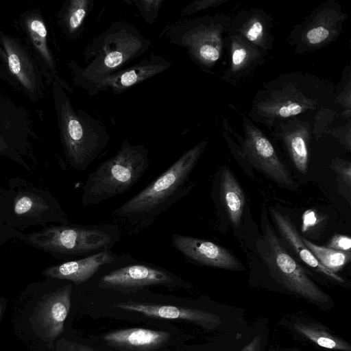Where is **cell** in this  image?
I'll return each mask as SVG.
<instances>
[{"instance_id":"1","label":"cell","mask_w":351,"mask_h":351,"mask_svg":"<svg viewBox=\"0 0 351 351\" xmlns=\"http://www.w3.org/2000/svg\"><path fill=\"white\" fill-rule=\"evenodd\" d=\"M335 93V86L325 77L302 71L284 73L263 82L247 116L271 131L285 120L306 119L332 106Z\"/></svg>"},{"instance_id":"2","label":"cell","mask_w":351,"mask_h":351,"mask_svg":"<svg viewBox=\"0 0 351 351\" xmlns=\"http://www.w3.org/2000/svg\"><path fill=\"white\" fill-rule=\"evenodd\" d=\"M202 141L184 152L168 169L112 213L121 232L132 235L152 226L155 220L185 197L195 186L189 178L204 152Z\"/></svg>"},{"instance_id":"3","label":"cell","mask_w":351,"mask_h":351,"mask_svg":"<svg viewBox=\"0 0 351 351\" xmlns=\"http://www.w3.org/2000/svg\"><path fill=\"white\" fill-rule=\"evenodd\" d=\"M151 47V40L132 24L115 21L86 48V66L73 65L74 82L93 96L96 87L104 78L128 66Z\"/></svg>"},{"instance_id":"4","label":"cell","mask_w":351,"mask_h":351,"mask_svg":"<svg viewBox=\"0 0 351 351\" xmlns=\"http://www.w3.org/2000/svg\"><path fill=\"white\" fill-rule=\"evenodd\" d=\"M54 97L60 136L69 164L84 171L99 156L110 141L107 128L82 109H75L56 84Z\"/></svg>"},{"instance_id":"5","label":"cell","mask_w":351,"mask_h":351,"mask_svg":"<svg viewBox=\"0 0 351 351\" xmlns=\"http://www.w3.org/2000/svg\"><path fill=\"white\" fill-rule=\"evenodd\" d=\"M150 165L144 144L125 140L116 154L88 173L83 187L82 202L93 206L119 195L136 184Z\"/></svg>"},{"instance_id":"6","label":"cell","mask_w":351,"mask_h":351,"mask_svg":"<svg viewBox=\"0 0 351 351\" xmlns=\"http://www.w3.org/2000/svg\"><path fill=\"white\" fill-rule=\"evenodd\" d=\"M232 16L221 12L178 21L161 34L169 43L186 49L191 60L202 71H210L225 55V41Z\"/></svg>"},{"instance_id":"7","label":"cell","mask_w":351,"mask_h":351,"mask_svg":"<svg viewBox=\"0 0 351 351\" xmlns=\"http://www.w3.org/2000/svg\"><path fill=\"white\" fill-rule=\"evenodd\" d=\"M121 231L114 224L53 226L27 236L28 242L59 255L88 256L110 250L119 241Z\"/></svg>"},{"instance_id":"8","label":"cell","mask_w":351,"mask_h":351,"mask_svg":"<svg viewBox=\"0 0 351 351\" xmlns=\"http://www.w3.org/2000/svg\"><path fill=\"white\" fill-rule=\"evenodd\" d=\"M262 234L257 239V250L271 274L289 291L317 304H326L330 297L306 274L289 254L267 221L265 210L261 215Z\"/></svg>"},{"instance_id":"9","label":"cell","mask_w":351,"mask_h":351,"mask_svg":"<svg viewBox=\"0 0 351 351\" xmlns=\"http://www.w3.org/2000/svg\"><path fill=\"white\" fill-rule=\"evenodd\" d=\"M347 17L339 2L327 0L292 27L287 36L288 44L300 55L319 50L339 38Z\"/></svg>"},{"instance_id":"10","label":"cell","mask_w":351,"mask_h":351,"mask_svg":"<svg viewBox=\"0 0 351 351\" xmlns=\"http://www.w3.org/2000/svg\"><path fill=\"white\" fill-rule=\"evenodd\" d=\"M243 137L234 130L233 134L241 145L249 165L278 184L288 189L294 187L295 182L280 158L274 143L245 114L243 116Z\"/></svg>"},{"instance_id":"11","label":"cell","mask_w":351,"mask_h":351,"mask_svg":"<svg viewBox=\"0 0 351 351\" xmlns=\"http://www.w3.org/2000/svg\"><path fill=\"white\" fill-rule=\"evenodd\" d=\"M189 288L190 284L169 271L151 264L138 263L117 268L104 275L98 282L101 289L125 293L150 286Z\"/></svg>"},{"instance_id":"12","label":"cell","mask_w":351,"mask_h":351,"mask_svg":"<svg viewBox=\"0 0 351 351\" xmlns=\"http://www.w3.org/2000/svg\"><path fill=\"white\" fill-rule=\"evenodd\" d=\"M228 65L222 79L230 84L238 86L251 77L265 63L268 55L242 37L228 33L225 41Z\"/></svg>"},{"instance_id":"13","label":"cell","mask_w":351,"mask_h":351,"mask_svg":"<svg viewBox=\"0 0 351 351\" xmlns=\"http://www.w3.org/2000/svg\"><path fill=\"white\" fill-rule=\"evenodd\" d=\"M172 246L189 262L229 270H241L239 259L226 248L213 242L191 236L175 234Z\"/></svg>"},{"instance_id":"14","label":"cell","mask_w":351,"mask_h":351,"mask_svg":"<svg viewBox=\"0 0 351 351\" xmlns=\"http://www.w3.org/2000/svg\"><path fill=\"white\" fill-rule=\"evenodd\" d=\"M271 134L282 144L295 168L306 174L313 134L311 122L300 118L289 119L276 125Z\"/></svg>"},{"instance_id":"15","label":"cell","mask_w":351,"mask_h":351,"mask_svg":"<svg viewBox=\"0 0 351 351\" xmlns=\"http://www.w3.org/2000/svg\"><path fill=\"white\" fill-rule=\"evenodd\" d=\"M172 63L162 55L152 53L138 62L104 78L96 87L94 95L101 91L114 95L127 90L168 69Z\"/></svg>"},{"instance_id":"16","label":"cell","mask_w":351,"mask_h":351,"mask_svg":"<svg viewBox=\"0 0 351 351\" xmlns=\"http://www.w3.org/2000/svg\"><path fill=\"white\" fill-rule=\"evenodd\" d=\"M274 17L261 8L242 10L232 17L228 33L238 35L269 53L275 38L272 34Z\"/></svg>"},{"instance_id":"17","label":"cell","mask_w":351,"mask_h":351,"mask_svg":"<svg viewBox=\"0 0 351 351\" xmlns=\"http://www.w3.org/2000/svg\"><path fill=\"white\" fill-rule=\"evenodd\" d=\"M113 307L136 312L156 319L185 321L197 324L207 330L214 329L221 322L220 317L215 314L184 306L128 301L115 304Z\"/></svg>"},{"instance_id":"18","label":"cell","mask_w":351,"mask_h":351,"mask_svg":"<svg viewBox=\"0 0 351 351\" xmlns=\"http://www.w3.org/2000/svg\"><path fill=\"white\" fill-rule=\"evenodd\" d=\"M128 257L130 256L118 255L111 250H104L80 259L49 267L43 274L51 278L68 280L75 285H80L89 280L102 266L123 261Z\"/></svg>"},{"instance_id":"19","label":"cell","mask_w":351,"mask_h":351,"mask_svg":"<svg viewBox=\"0 0 351 351\" xmlns=\"http://www.w3.org/2000/svg\"><path fill=\"white\" fill-rule=\"evenodd\" d=\"M169 338V332L143 328L117 330L103 336L109 346L120 351H155Z\"/></svg>"},{"instance_id":"20","label":"cell","mask_w":351,"mask_h":351,"mask_svg":"<svg viewBox=\"0 0 351 351\" xmlns=\"http://www.w3.org/2000/svg\"><path fill=\"white\" fill-rule=\"evenodd\" d=\"M271 217L279 232L282 241L304 264L319 273L338 282H344V280L324 266H323L308 250L302 241V236L296 229L289 218L274 207H269Z\"/></svg>"},{"instance_id":"21","label":"cell","mask_w":351,"mask_h":351,"mask_svg":"<svg viewBox=\"0 0 351 351\" xmlns=\"http://www.w3.org/2000/svg\"><path fill=\"white\" fill-rule=\"evenodd\" d=\"M72 285H66L47 295L40 304L38 320L50 339L58 337L64 330L69 313Z\"/></svg>"},{"instance_id":"22","label":"cell","mask_w":351,"mask_h":351,"mask_svg":"<svg viewBox=\"0 0 351 351\" xmlns=\"http://www.w3.org/2000/svg\"><path fill=\"white\" fill-rule=\"evenodd\" d=\"M219 193L230 222L239 228L245 206V195L240 184L227 167H223L221 173Z\"/></svg>"},{"instance_id":"23","label":"cell","mask_w":351,"mask_h":351,"mask_svg":"<svg viewBox=\"0 0 351 351\" xmlns=\"http://www.w3.org/2000/svg\"><path fill=\"white\" fill-rule=\"evenodd\" d=\"M8 66L25 88L34 93L37 86V75L33 63L25 51L12 40L3 39Z\"/></svg>"},{"instance_id":"24","label":"cell","mask_w":351,"mask_h":351,"mask_svg":"<svg viewBox=\"0 0 351 351\" xmlns=\"http://www.w3.org/2000/svg\"><path fill=\"white\" fill-rule=\"evenodd\" d=\"M93 0H71L64 10L62 24L66 34L78 36L84 30V24L94 7Z\"/></svg>"},{"instance_id":"25","label":"cell","mask_w":351,"mask_h":351,"mask_svg":"<svg viewBox=\"0 0 351 351\" xmlns=\"http://www.w3.org/2000/svg\"><path fill=\"white\" fill-rule=\"evenodd\" d=\"M294 328L300 334L320 347L332 350L351 351V346L349 343L324 330L299 322L294 324Z\"/></svg>"},{"instance_id":"26","label":"cell","mask_w":351,"mask_h":351,"mask_svg":"<svg viewBox=\"0 0 351 351\" xmlns=\"http://www.w3.org/2000/svg\"><path fill=\"white\" fill-rule=\"evenodd\" d=\"M302 241L318 261L335 274L350 261V252H342L328 247L319 246L303 237Z\"/></svg>"},{"instance_id":"27","label":"cell","mask_w":351,"mask_h":351,"mask_svg":"<svg viewBox=\"0 0 351 351\" xmlns=\"http://www.w3.org/2000/svg\"><path fill=\"white\" fill-rule=\"evenodd\" d=\"M333 104L339 105L340 114L348 120H351V73L348 64L344 69L339 87L335 88Z\"/></svg>"},{"instance_id":"28","label":"cell","mask_w":351,"mask_h":351,"mask_svg":"<svg viewBox=\"0 0 351 351\" xmlns=\"http://www.w3.org/2000/svg\"><path fill=\"white\" fill-rule=\"evenodd\" d=\"M27 23L28 32L34 47L49 65L50 69L54 71V62L47 46V29L45 24L38 19H31Z\"/></svg>"},{"instance_id":"29","label":"cell","mask_w":351,"mask_h":351,"mask_svg":"<svg viewBox=\"0 0 351 351\" xmlns=\"http://www.w3.org/2000/svg\"><path fill=\"white\" fill-rule=\"evenodd\" d=\"M48 204L40 196L32 193H23L16 197L14 212L17 215L38 214L49 208Z\"/></svg>"},{"instance_id":"30","label":"cell","mask_w":351,"mask_h":351,"mask_svg":"<svg viewBox=\"0 0 351 351\" xmlns=\"http://www.w3.org/2000/svg\"><path fill=\"white\" fill-rule=\"evenodd\" d=\"M330 167L337 173L339 193L350 203L351 162L335 158L332 160Z\"/></svg>"},{"instance_id":"31","label":"cell","mask_w":351,"mask_h":351,"mask_svg":"<svg viewBox=\"0 0 351 351\" xmlns=\"http://www.w3.org/2000/svg\"><path fill=\"white\" fill-rule=\"evenodd\" d=\"M337 116V112L333 105L329 108H324L319 111L313 117L312 123L313 134L316 140L320 139L327 134L329 126Z\"/></svg>"},{"instance_id":"32","label":"cell","mask_w":351,"mask_h":351,"mask_svg":"<svg viewBox=\"0 0 351 351\" xmlns=\"http://www.w3.org/2000/svg\"><path fill=\"white\" fill-rule=\"evenodd\" d=\"M164 0H132L125 1L132 3L141 14L145 23L152 25L157 19Z\"/></svg>"},{"instance_id":"33","label":"cell","mask_w":351,"mask_h":351,"mask_svg":"<svg viewBox=\"0 0 351 351\" xmlns=\"http://www.w3.org/2000/svg\"><path fill=\"white\" fill-rule=\"evenodd\" d=\"M228 0H194L184 7L180 16H187L208 8L219 6Z\"/></svg>"},{"instance_id":"34","label":"cell","mask_w":351,"mask_h":351,"mask_svg":"<svg viewBox=\"0 0 351 351\" xmlns=\"http://www.w3.org/2000/svg\"><path fill=\"white\" fill-rule=\"evenodd\" d=\"M327 134L337 138L347 151H351V120L343 125L329 128Z\"/></svg>"},{"instance_id":"35","label":"cell","mask_w":351,"mask_h":351,"mask_svg":"<svg viewBox=\"0 0 351 351\" xmlns=\"http://www.w3.org/2000/svg\"><path fill=\"white\" fill-rule=\"evenodd\" d=\"M327 247L342 252H350L351 238L345 235L336 234L332 237Z\"/></svg>"},{"instance_id":"36","label":"cell","mask_w":351,"mask_h":351,"mask_svg":"<svg viewBox=\"0 0 351 351\" xmlns=\"http://www.w3.org/2000/svg\"><path fill=\"white\" fill-rule=\"evenodd\" d=\"M61 351H97L90 346L83 344L63 341Z\"/></svg>"},{"instance_id":"37","label":"cell","mask_w":351,"mask_h":351,"mask_svg":"<svg viewBox=\"0 0 351 351\" xmlns=\"http://www.w3.org/2000/svg\"><path fill=\"white\" fill-rule=\"evenodd\" d=\"M241 351H261V337H255Z\"/></svg>"},{"instance_id":"38","label":"cell","mask_w":351,"mask_h":351,"mask_svg":"<svg viewBox=\"0 0 351 351\" xmlns=\"http://www.w3.org/2000/svg\"><path fill=\"white\" fill-rule=\"evenodd\" d=\"M316 221V217L312 210H306L303 217V226L304 229L312 226Z\"/></svg>"},{"instance_id":"39","label":"cell","mask_w":351,"mask_h":351,"mask_svg":"<svg viewBox=\"0 0 351 351\" xmlns=\"http://www.w3.org/2000/svg\"><path fill=\"white\" fill-rule=\"evenodd\" d=\"M5 148V143L4 142L0 139V152L3 150Z\"/></svg>"},{"instance_id":"40","label":"cell","mask_w":351,"mask_h":351,"mask_svg":"<svg viewBox=\"0 0 351 351\" xmlns=\"http://www.w3.org/2000/svg\"><path fill=\"white\" fill-rule=\"evenodd\" d=\"M1 312H2V307H1V306L0 305V317H1Z\"/></svg>"}]
</instances>
